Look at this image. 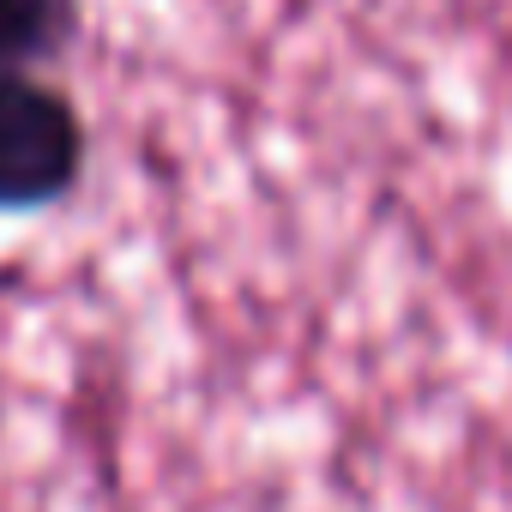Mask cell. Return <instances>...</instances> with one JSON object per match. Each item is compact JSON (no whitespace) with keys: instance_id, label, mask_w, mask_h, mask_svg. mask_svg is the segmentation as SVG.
Wrapping results in <instances>:
<instances>
[{"instance_id":"7a4b0ae2","label":"cell","mask_w":512,"mask_h":512,"mask_svg":"<svg viewBox=\"0 0 512 512\" xmlns=\"http://www.w3.org/2000/svg\"><path fill=\"white\" fill-rule=\"evenodd\" d=\"M79 31V0H0V73L49 61Z\"/></svg>"},{"instance_id":"6da1fadb","label":"cell","mask_w":512,"mask_h":512,"mask_svg":"<svg viewBox=\"0 0 512 512\" xmlns=\"http://www.w3.org/2000/svg\"><path fill=\"white\" fill-rule=\"evenodd\" d=\"M85 175V121L31 67L0 73V211H43Z\"/></svg>"}]
</instances>
